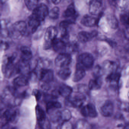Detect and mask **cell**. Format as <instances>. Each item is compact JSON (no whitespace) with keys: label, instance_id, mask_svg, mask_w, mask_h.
<instances>
[{"label":"cell","instance_id":"cell-1","mask_svg":"<svg viewBox=\"0 0 129 129\" xmlns=\"http://www.w3.org/2000/svg\"><path fill=\"white\" fill-rule=\"evenodd\" d=\"M27 26L25 22L19 21L14 23L9 30V36L15 40L21 38L26 34Z\"/></svg>","mask_w":129,"mask_h":129},{"label":"cell","instance_id":"cell-2","mask_svg":"<svg viewBox=\"0 0 129 129\" xmlns=\"http://www.w3.org/2000/svg\"><path fill=\"white\" fill-rule=\"evenodd\" d=\"M93 56L90 53H84L80 55L78 58L76 68L88 70L92 68L94 64Z\"/></svg>","mask_w":129,"mask_h":129},{"label":"cell","instance_id":"cell-3","mask_svg":"<svg viewBox=\"0 0 129 129\" xmlns=\"http://www.w3.org/2000/svg\"><path fill=\"white\" fill-rule=\"evenodd\" d=\"M32 11L33 13L30 16L41 23L48 15L49 12L47 6L43 3L38 5Z\"/></svg>","mask_w":129,"mask_h":129},{"label":"cell","instance_id":"cell-4","mask_svg":"<svg viewBox=\"0 0 129 129\" xmlns=\"http://www.w3.org/2000/svg\"><path fill=\"white\" fill-rule=\"evenodd\" d=\"M67 104L71 106L78 108L81 107L86 100V96L83 93H75V94L71 95L67 97Z\"/></svg>","mask_w":129,"mask_h":129},{"label":"cell","instance_id":"cell-5","mask_svg":"<svg viewBox=\"0 0 129 129\" xmlns=\"http://www.w3.org/2000/svg\"><path fill=\"white\" fill-rule=\"evenodd\" d=\"M34 71L36 72L38 78L42 83H49L53 80L54 74L53 72L51 69H45Z\"/></svg>","mask_w":129,"mask_h":129},{"label":"cell","instance_id":"cell-6","mask_svg":"<svg viewBox=\"0 0 129 129\" xmlns=\"http://www.w3.org/2000/svg\"><path fill=\"white\" fill-rule=\"evenodd\" d=\"M72 61L71 56L68 53H59L55 59V64L57 67L62 68L68 67Z\"/></svg>","mask_w":129,"mask_h":129},{"label":"cell","instance_id":"cell-7","mask_svg":"<svg viewBox=\"0 0 129 129\" xmlns=\"http://www.w3.org/2000/svg\"><path fill=\"white\" fill-rule=\"evenodd\" d=\"M81 107V113L84 117L95 118L98 115V112L95 106L92 103H88L86 105Z\"/></svg>","mask_w":129,"mask_h":129},{"label":"cell","instance_id":"cell-8","mask_svg":"<svg viewBox=\"0 0 129 129\" xmlns=\"http://www.w3.org/2000/svg\"><path fill=\"white\" fill-rule=\"evenodd\" d=\"M57 28L54 26H50L47 29L44 35V44L52 46V42L58 35Z\"/></svg>","mask_w":129,"mask_h":129},{"label":"cell","instance_id":"cell-9","mask_svg":"<svg viewBox=\"0 0 129 129\" xmlns=\"http://www.w3.org/2000/svg\"><path fill=\"white\" fill-rule=\"evenodd\" d=\"M114 111V105L110 100L106 101L100 108L101 114L105 117H111L113 114Z\"/></svg>","mask_w":129,"mask_h":129},{"label":"cell","instance_id":"cell-10","mask_svg":"<svg viewBox=\"0 0 129 129\" xmlns=\"http://www.w3.org/2000/svg\"><path fill=\"white\" fill-rule=\"evenodd\" d=\"M102 7V0H91L90 2L89 12L92 15L100 13Z\"/></svg>","mask_w":129,"mask_h":129},{"label":"cell","instance_id":"cell-11","mask_svg":"<svg viewBox=\"0 0 129 129\" xmlns=\"http://www.w3.org/2000/svg\"><path fill=\"white\" fill-rule=\"evenodd\" d=\"M52 47L59 53L66 52V44L61 39L56 38L54 39L52 42Z\"/></svg>","mask_w":129,"mask_h":129},{"label":"cell","instance_id":"cell-12","mask_svg":"<svg viewBox=\"0 0 129 129\" xmlns=\"http://www.w3.org/2000/svg\"><path fill=\"white\" fill-rule=\"evenodd\" d=\"M9 122H15L19 116V111L17 109L11 108L7 109L3 114Z\"/></svg>","mask_w":129,"mask_h":129},{"label":"cell","instance_id":"cell-13","mask_svg":"<svg viewBox=\"0 0 129 129\" xmlns=\"http://www.w3.org/2000/svg\"><path fill=\"white\" fill-rule=\"evenodd\" d=\"M97 35L98 32L96 30L93 31L90 33L87 31H82L78 33V39L80 42L85 43L89 41Z\"/></svg>","mask_w":129,"mask_h":129},{"label":"cell","instance_id":"cell-14","mask_svg":"<svg viewBox=\"0 0 129 129\" xmlns=\"http://www.w3.org/2000/svg\"><path fill=\"white\" fill-rule=\"evenodd\" d=\"M98 20L95 17L89 15H86L82 18L81 23L84 26L87 27H93L96 25Z\"/></svg>","mask_w":129,"mask_h":129},{"label":"cell","instance_id":"cell-15","mask_svg":"<svg viewBox=\"0 0 129 129\" xmlns=\"http://www.w3.org/2000/svg\"><path fill=\"white\" fill-rule=\"evenodd\" d=\"M21 54L20 60L25 62H30L32 58L31 50L28 47L23 46L21 48Z\"/></svg>","mask_w":129,"mask_h":129},{"label":"cell","instance_id":"cell-16","mask_svg":"<svg viewBox=\"0 0 129 129\" xmlns=\"http://www.w3.org/2000/svg\"><path fill=\"white\" fill-rule=\"evenodd\" d=\"M29 80L27 75H22L14 79L13 83L15 87H24L29 83Z\"/></svg>","mask_w":129,"mask_h":129},{"label":"cell","instance_id":"cell-17","mask_svg":"<svg viewBox=\"0 0 129 129\" xmlns=\"http://www.w3.org/2000/svg\"><path fill=\"white\" fill-rule=\"evenodd\" d=\"M73 91V89L71 87L66 84H62L59 87L58 92L60 95L66 98L72 94Z\"/></svg>","mask_w":129,"mask_h":129},{"label":"cell","instance_id":"cell-18","mask_svg":"<svg viewBox=\"0 0 129 129\" xmlns=\"http://www.w3.org/2000/svg\"><path fill=\"white\" fill-rule=\"evenodd\" d=\"M104 72L110 73L116 71L117 65L114 62L109 60H106L103 63L102 66Z\"/></svg>","mask_w":129,"mask_h":129},{"label":"cell","instance_id":"cell-19","mask_svg":"<svg viewBox=\"0 0 129 129\" xmlns=\"http://www.w3.org/2000/svg\"><path fill=\"white\" fill-rule=\"evenodd\" d=\"M61 108V104L59 102L51 100L47 102L46 111L48 114Z\"/></svg>","mask_w":129,"mask_h":129},{"label":"cell","instance_id":"cell-20","mask_svg":"<svg viewBox=\"0 0 129 129\" xmlns=\"http://www.w3.org/2000/svg\"><path fill=\"white\" fill-rule=\"evenodd\" d=\"M72 71L68 67L61 68L58 72L59 77L63 80H68L71 76Z\"/></svg>","mask_w":129,"mask_h":129},{"label":"cell","instance_id":"cell-21","mask_svg":"<svg viewBox=\"0 0 129 129\" xmlns=\"http://www.w3.org/2000/svg\"><path fill=\"white\" fill-rule=\"evenodd\" d=\"M102 85L100 78H95L90 80L88 87L90 90H96L100 89Z\"/></svg>","mask_w":129,"mask_h":129},{"label":"cell","instance_id":"cell-22","mask_svg":"<svg viewBox=\"0 0 129 129\" xmlns=\"http://www.w3.org/2000/svg\"><path fill=\"white\" fill-rule=\"evenodd\" d=\"M86 75V71L82 69L76 68L74 74L73 80L74 82H78L81 80Z\"/></svg>","mask_w":129,"mask_h":129},{"label":"cell","instance_id":"cell-23","mask_svg":"<svg viewBox=\"0 0 129 129\" xmlns=\"http://www.w3.org/2000/svg\"><path fill=\"white\" fill-rule=\"evenodd\" d=\"M35 111L37 118L38 123L44 121L47 118L45 112L39 105H37L36 106Z\"/></svg>","mask_w":129,"mask_h":129},{"label":"cell","instance_id":"cell-24","mask_svg":"<svg viewBox=\"0 0 129 129\" xmlns=\"http://www.w3.org/2000/svg\"><path fill=\"white\" fill-rule=\"evenodd\" d=\"M41 24V22L34 18L31 16H30L28 20V25L31 28L32 33H35Z\"/></svg>","mask_w":129,"mask_h":129},{"label":"cell","instance_id":"cell-25","mask_svg":"<svg viewBox=\"0 0 129 129\" xmlns=\"http://www.w3.org/2000/svg\"><path fill=\"white\" fill-rule=\"evenodd\" d=\"M107 20L110 27L113 29H116L118 26V22L115 16L110 14L107 16Z\"/></svg>","mask_w":129,"mask_h":129},{"label":"cell","instance_id":"cell-26","mask_svg":"<svg viewBox=\"0 0 129 129\" xmlns=\"http://www.w3.org/2000/svg\"><path fill=\"white\" fill-rule=\"evenodd\" d=\"M75 13L76 10L73 4H71L69 5L64 12L63 16L64 18H69L75 15Z\"/></svg>","mask_w":129,"mask_h":129},{"label":"cell","instance_id":"cell-27","mask_svg":"<svg viewBox=\"0 0 129 129\" xmlns=\"http://www.w3.org/2000/svg\"><path fill=\"white\" fill-rule=\"evenodd\" d=\"M120 74L116 72L110 73L106 78L107 82L110 83H115L119 81L120 78Z\"/></svg>","mask_w":129,"mask_h":129},{"label":"cell","instance_id":"cell-28","mask_svg":"<svg viewBox=\"0 0 129 129\" xmlns=\"http://www.w3.org/2000/svg\"><path fill=\"white\" fill-rule=\"evenodd\" d=\"M61 120L64 121H69L72 117L71 113L69 110L65 109L60 111Z\"/></svg>","mask_w":129,"mask_h":129},{"label":"cell","instance_id":"cell-29","mask_svg":"<svg viewBox=\"0 0 129 129\" xmlns=\"http://www.w3.org/2000/svg\"><path fill=\"white\" fill-rule=\"evenodd\" d=\"M39 0H24L25 6L28 10L33 11L38 5Z\"/></svg>","mask_w":129,"mask_h":129},{"label":"cell","instance_id":"cell-30","mask_svg":"<svg viewBox=\"0 0 129 129\" xmlns=\"http://www.w3.org/2000/svg\"><path fill=\"white\" fill-rule=\"evenodd\" d=\"M49 17L53 19H56L59 15V9L58 7H55L49 11L48 14Z\"/></svg>","mask_w":129,"mask_h":129},{"label":"cell","instance_id":"cell-31","mask_svg":"<svg viewBox=\"0 0 129 129\" xmlns=\"http://www.w3.org/2000/svg\"><path fill=\"white\" fill-rule=\"evenodd\" d=\"M78 45L77 43L74 41L71 43H68L66 44V49L67 50H68L69 52H73L77 51L78 50Z\"/></svg>","mask_w":129,"mask_h":129},{"label":"cell","instance_id":"cell-32","mask_svg":"<svg viewBox=\"0 0 129 129\" xmlns=\"http://www.w3.org/2000/svg\"><path fill=\"white\" fill-rule=\"evenodd\" d=\"M104 73L105 72L102 67L99 65H97L94 68L93 75L95 78H100Z\"/></svg>","mask_w":129,"mask_h":129},{"label":"cell","instance_id":"cell-33","mask_svg":"<svg viewBox=\"0 0 129 129\" xmlns=\"http://www.w3.org/2000/svg\"><path fill=\"white\" fill-rule=\"evenodd\" d=\"M69 35L68 29H62L61 39L67 44L69 42Z\"/></svg>","mask_w":129,"mask_h":129},{"label":"cell","instance_id":"cell-34","mask_svg":"<svg viewBox=\"0 0 129 129\" xmlns=\"http://www.w3.org/2000/svg\"><path fill=\"white\" fill-rule=\"evenodd\" d=\"M74 21L73 19H68V20H64L60 22L59 24V27L62 29H68L69 25L73 24Z\"/></svg>","mask_w":129,"mask_h":129},{"label":"cell","instance_id":"cell-35","mask_svg":"<svg viewBox=\"0 0 129 129\" xmlns=\"http://www.w3.org/2000/svg\"><path fill=\"white\" fill-rule=\"evenodd\" d=\"M39 126L43 129H49L50 127V124L48 118L41 123H39Z\"/></svg>","mask_w":129,"mask_h":129},{"label":"cell","instance_id":"cell-36","mask_svg":"<svg viewBox=\"0 0 129 129\" xmlns=\"http://www.w3.org/2000/svg\"><path fill=\"white\" fill-rule=\"evenodd\" d=\"M88 126L87 123L86 121L84 120H80V121L77 122V128H87V127L86 126Z\"/></svg>","mask_w":129,"mask_h":129},{"label":"cell","instance_id":"cell-37","mask_svg":"<svg viewBox=\"0 0 129 129\" xmlns=\"http://www.w3.org/2000/svg\"><path fill=\"white\" fill-rule=\"evenodd\" d=\"M120 20L123 24L128 26V16L126 14H124L121 16Z\"/></svg>","mask_w":129,"mask_h":129},{"label":"cell","instance_id":"cell-38","mask_svg":"<svg viewBox=\"0 0 129 129\" xmlns=\"http://www.w3.org/2000/svg\"><path fill=\"white\" fill-rule=\"evenodd\" d=\"M9 122L3 115H2L0 116V127H3L5 126Z\"/></svg>","mask_w":129,"mask_h":129},{"label":"cell","instance_id":"cell-39","mask_svg":"<svg viewBox=\"0 0 129 129\" xmlns=\"http://www.w3.org/2000/svg\"><path fill=\"white\" fill-rule=\"evenodd\" d=\"M32 94L35 96L37 101L40 99L41 97V93L40 90L38 89H34L32 92Z\"/></svg>","mask_w":129,"mask_h":129},{"label":"cell","instance_id":"cell-40","mask_svg":"<svg viewBox=\"0 0 129 129\" xmlns=\"http://www.w3.org/2000/svg\"><path fill=\"white\" fill-rule=\"evenodd\" d=\"M9 44L7 42L0 40V49L6 50L9 48Z\"/></svg>","mask_w":129,"mask_h":129},{"label":"cell","instance_id":"cell-41","mask_svg":"<svg viewBox=\"0 0 129 129\" xmlns=\"http://www.w3.org/2000/svg\"><path fill=\"white\" fill-rule=\"evenodd\" d=\"M61 128L66 129H71L72 128V125L69 121H64L61 125Z\"/></svg>","mask_w":129,"mask_h":129},{"label":"cell","instance_id":"cell-42","mask_svg":"<svg viewBox=\"0 0 129 129\" xmlns=\"http://www.w3.org/2000/svg\"><path fill=\"white\" fill-rule=\"evenodd\" d=\"M48 1L55 5H58L60 3V2L61 1V0H48Z\"/></svg>","mask_w":129,"mask_h":129},{"label":"cell","instance_id":"cell-43","mask_svg":"<svg viewBox=\"0 0 129 129\" xmlns=\"http://www.w3.org/2000/svg\"><path fill=\"white\" fill-rule=\"evenodd\" d=\"M2 109H1V108H0V116H1V115H1V112H2Z\"/></svg>","mask_w":129,"mask_h":129},{"label":"cell","instance_id":"cell-44","mask_svg":"<svg viewBox=\"0 0 129 129\" xmlns=\"http://www.w3.org/2000/svg\"><path fill=\"white\" fill-rule=\"evenodd\" d=\"M1 21H0V29H1Z\"/></svg>","mask_w":129,"mask_h":129},{"label":"cell","instance_id":"cell-45","mask_svg":"<svg viewBox=\"0 0 129 129\" xmlns=\"http://www.w3.org/2000/svg\"><path fill=\"white\" fill-rule=\"evenodd\" d=\"M5 1V0H3V1Z\"/></svg>","mask_w":129,"mask_h":129}]
</instances>
